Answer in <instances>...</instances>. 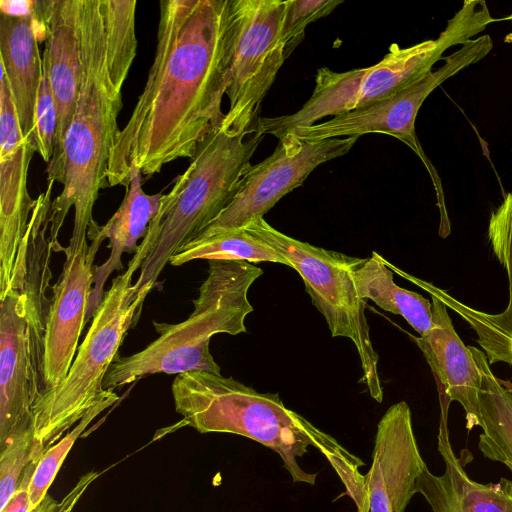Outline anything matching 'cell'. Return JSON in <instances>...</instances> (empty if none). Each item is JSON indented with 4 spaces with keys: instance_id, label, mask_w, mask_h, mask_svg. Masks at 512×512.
Here are the masks:
<instances>
[{
    "instance_id": "cell-1",
    "label": "cell",
    "mask_w": 512,
    "mask_h": 512,
    "mask_svg": "<svg viewBox=\"0 0 512 512\" xmlns=\"http://www.w3.org/2000/svg\"><path fill=\"white\" fill-rule=\"evenodd\" d=\"M157 45L146 84L114 141L108 187L131 168L153 176L220 127L230 58V0H161Z\"/></svg>"
},
{
    "instance_id": "cell-2",
    "label": "cell",
    "mask_w": 512,
    "mask_h": 512,
    "mask_svg": "<svg viewBox=\"0 0 512 512\" xmlns=\"http://www.w3.org/2000/svg\"><path fill=\"white\" fill-rule=\"evenodd\" d=\"M80 84L75 112L64 142L61 193L52 201V250L72 258L87 242L99 191L108 187L106 172L119 132L122 91L110 78L101 0H79Z\"/></svg>"
},
{
    "instance_id": "cell-3",
    "label": "cell",
    "mask_w": 512,
    "mask_h": 512,
    "mask_svg": "<svg viewBox=\"0 0 512 512\" xmlns=\"http://www.w3.org/2000/svg\"><path fill=\"white\" fill-rule=\"evenodd\" d=\"M175 410L183 422L200 433H231L250 438L276 452L294 482L314 485L317 474L298 462L308 448L330 462L364 512L363 461L302 415L287 408L278 394L260 393L232 377L206 371L176 375L172 383Z\"/></svg>"
},
{
    "instance_id": "cell-4",
    "label": "cell",
    "mask_w": 512,
    "mask_h": 512,
    "mask_svg": "<svg viewBox=\"0 0 512 512\" xmlns=\"http://www.w3.org/2000/svg\"><path fill=\"white\" fill-rule=\"evenodd\" d=\"M264 134L257 128L236 132L220 127L198 144L187 169L164 194L134 259L142 264L134 284L146 298L179 249L197 238L232 202Z\"/></svg>"
},
{
    "instance_id": "cell-5",
    "label": "cell",
    "mask_w": 512,
    "mask_h": 512,
    "mask_svg": "<svg viewBox=\"0 0 512 512\" xmlns=\"http://www.w3.org/2000/svg\"><path fill=\"white\" fill-rule=\"evenodd\" d=\"M495 21L484 0H466L435 39L406 48L393 43L381 61L367 68L345 72L319 68L314 90L303 106L292 114L260 117L258 129L279 139L297 127L390 98L432 71L448 48L471 41Z\"/></svg>"
},
{
    "instance_id": "cell-6",
    "label": "cell",
    "mask_w": 512,
    "mask_h": 512,
    "mask_svg": "<svg viewBox=\"0 0 512 512\" xmlns=\"http://www.w3.org/2000/svg\"><path fill=\"white\" fill-rule=\"evenodd\" d=\"M262 274L261 268L247 261H209L208 276L193 300L190 316L178 324L154 321L160 336L138 353L118 357L104 378V389L114 390L156 373L221 374L210 352V339L219 333L247 331L245 318L253 311L248 291Z\"/></svg>"
},
{
    "instance_id": "cell-7",
    "label": "cell",
    "mask_w": 512,
    "mask_h": 512,
    "mask_svg": "<svg viewBox=\"0 0 512 512\" xmlns=\"http://www.w3.org/2000/svg\"><path fill=\"white\" fill-rule=\"evenodd\" d=\"M48 226L44 215L32 216L25 280L0 298V441L32 424L33 407L45 393L46 291L52 278Z\"/></svg>"
},
{
    "instance_id": "cell-8",
    "label": "cell",
    "mask_w": 512,
    "mask_h": 512,
    "mask_svg": "<svg viewBox=\"0 0 512 512\" xmlns=\"http://www.w3.org/2000/svg\"><path fill=\"white\" fill-rule=\"evenodd\" d=\"M140 267L130 261L128 269L113 280L92 316L67 376L35 403L34 434L36 441L46 448L62 438L93 406L114 393L104 389L103 381L142 311L145 299L138 297L132 284V276Z\"/></svg>"
},
{
    "instance_id": "cell-9",
    "label": "cell",
    "mask_w": 512,
    "mask_h": 512,
    "mask_svg": "<svg viewBox=\"0 0 512 512\" xmlns=\"http://www.w3.org/2000/svg\"><path fill=\"white\" fill-rule=\"evenodd\" d=\"M287 259L304 281L313 305L324 316L333 337L350 339L359 356L361 382L381 403L379 355L370 338L365 301L358 295L354 272L366 258L348 256L292 238L259 218L244 228Z\"/></svg>"
},
{
    "instance_id": "cell-10",
    "label": "cell",
    "mask_w": 512,
    "mask_h": 512,
    "mask_svg": "<svg viewBox=\"0 0 512 512\" xmlns=\"http://www.w3.org/2000/svg\"><path fill=\"white\" fill-rule=\"evenodd\" d=\"M491 50V43L486 37L472 39L449 56L443 57L444 64L440 68L430 71L400 93L326 121L297 127L289 132L302 141L358 138L368 133L386 134L402 141L420 158L430 176L440 213L439 235L445 238L450 234L451 225L442 180L417 138L415 121L422 104L438 86L485 58Z\"/></svg>"
},
{
    "instance_id": "cell-11",
    "label": "cell",
    "mask_w": 512,
    "mask_h": 512,
    "mask_svg": "<svg viewBox=\"0 0 512 512\" xmlns=\"http://www.w3.org/2000/svg\"><path fill=\"white\" fill-rule=\"evenodd\" d=\"M285 0H230V58L225 94L229 109L221 128L258 127L262 101L284 61Z\"/></svg>"
},
{
    "instance_id": "cell-12",
    "label": "cell",
    "mask_w": 512,
    "mask_h": 512,
    "mask_svg": "<svg viewBox=\"0 0 512 512\" xmlns=\"http://www.w3.org/2000/svg\"><path fill=\"white\" fill-rule=\"evenodd\" d=\"M357 139L302 141L291 132L285 133L269 157L246 170L232 202L197 238L244 229L263 218L283 196L301 186L315 168L347 154Z\"/></svg>"
},
{
    "instance_id": "cell-13",
    "label": "cell",
    "mask_w": 512,
    "mask_h": 512,
    "mask_svg": "<svg viewBox=\"0 0 512 512\" xmlns=\"http://www.w3.org/2000/svg\"><path fill=\"white\" fill-rule=\"evenodd\" d=\"M87 236L91 244L86 242L72 258L65 260L62 273L52 288L44 335L45 393L58 387L67 376L87 321L96 271L93 263L105 239L95 221Z\"/></svg>"
},
{
    "instance_id": "cell-14",
    "label": "cell",
    "mask_w": 512,
    "mask_h": 512,
    "mask_svg": "<svg viewBox=\"0 0 512 512\" xmlns=\"http://www.w3.org/2000/svg\"><path fill=\"white\" fill-rule=\"evenodd\" d=\"M21 132L5 74L0 78V298L11 288L18 254L36 200L27 189L29 164L34 154Z\"/></svg>"
},
{
    "instance_id": "cell-15",
    "label": "cell",
    "mask_w": 512,
    "mask_h": 512,
    "mask_svg": "<svg viewBox=\"0 0 512 512\" xmlns=\"http://www.w3.org/2000/svg\"><path fill=\"white\" fill-rule=\"evenodd\" d=\"M425 467L410 407L395 403L377 425L372 464L364 475V512H405Z\"/></svg>"
},
{
    "instance_id": "cell-16",
    "label": "cell",
    "mask_w": 512,
    "mask_h": 512,
    "mask_svg": "<svg viewBox=\"0 0 512 512\" xmlns=\"http://www.w3.org/2000/svg\"><path fill=\"white\" fill-rule=\"evenodd\" d=\"M35 10L45 26L43 70L50 82L57 112L54 153L47 164V180L62 185L64 142L80 84L79 0H36Z\"/></svg>"
},
{
    "instance_id": "cell-17",
    "label": "cell",
    "mask_w": 512,
    "mask_h": 512,
    "mask_svg": "<svg viewBox=\"0 0 512 512\" xmlns=\"http://www.w3.org/2000/svg\"><path fill=\"white\" fill-rule=\"evenodd\" d=\"M429 294L433 328L414 340L435 376L441 405L449 407L451 401H457L465 411L466 428L480 427V374L476 362L469 347L457 334L447 306L436 294Z\"/></svg>"
},
{
    "instance_id": "cell-18",
    "label": "cell",
    "mask_w": 512,
    "mask_h": 512,
    "mask_svg": "<svg viewBox=\"0 0 512 512\" xmlns=\"http://www.w3.org/2000/svg\"><path fill=\"white\" fill-rule=\"evenodd\" d=\"M438 450L445 470L432 474L426 466L416 480V493L426 499L433 512H512V481L482 484L470 479L456 458L447 428L441 416Z\"/></svg>"
},
{
    "instance_id": "cell-19",
    "label": "cell",
    "mask_w": 512,
    "mask_h": 512,
    "mask_svg": "<svg viewBox=\"0 0 512 512\" xmlns=\"http://www.w3.org/2000/svg\"><path fill=\"white\" fill-rule=\"evenodd\" d=\"M45 40L40 16L17 18L0 13V64L9 84L21 132L30 139L43 75L38 44Z\"/></svg>"
},
{
    "instance_id": "cell-20",
    "label": "cell",
    "mask_w": 512,
    "mask_h": 512,
    "mask_svg": "<svg viewBox=\"0 0 512 512\" xmlns=\"http://www.w3.org/2000/svg\"><path fill=\"white\" fill-rule=\"evenodd\" d=\"M125 196L118 210L100 230L109 240L110 256L101 266L96 267L94 288L90 296L87 320L93 316L104 298V283L115 270H121L124 252L136 253L139 239L147 234L151 220L157 214L164 194H146L142 189V173L131 168L125 184Z\"/></svg>"
},
{
    "instance_id": "cell-21",
    "label": "cell",
    "mask_w": 512,
    "mask_h": 512,
    "mask_svg": "<svg viewBox=\"0 0 512 512\" xmlns=\"http://www.w3.org/2000/svg\"><path fill=\"white\" fill-rule=\"evenodd\" d=\"M358 295L381 309L402 316L420 335L433 328L432 303L421 294L398 286L385 259L376 251L354 272Z\"/></svg>"
},
{
    "instance_id": "cell-22",
    "label": "cell",
    "mask_w": 512,
    "mask_h": 512,
    "mask_svg": "<svg viewBox=\"0 0 512 512\" xmlns=\"http://www.w3.org/2000/svg\"><path fill=\"white\" fill-rule=\"evenodd\" d=\"M480 374L479 449L484 457L503 463L512 471V390L493 374L482 351L468 346Z\"/></svg>"
},
{
    "instance_id": "cell-23",
    "label": "cell",
    "mask_w": 512,
    "mask_h": 512,
    "mask_svg": "<svg viewBox=\"0 0 512 512\" xmlns=\"http://www.w3.org/2000/svg\"><path fill=\"white\" fill-rule=\"evenodd\" d=\"M197 259L273 262L291 267L287 259L245 229L194 239L179 249L169 263L180 266Z\"/></svg>"
},
{
    "instance_id": "cell-24",
    "label": "cell",
    "mask_w": 512,
    "mask_h": 512,
    "mask_svg": "<svg viewBox=\"0 0 512 512\" xmlns=\"http://www.w3.org/2000/svg\"><path fill=\"white\" fill-rule=\"evenodd\" d=\"M135 0H101L110 78L122 91L137 52Z\"/></svg>"
},
{
    "instance_id": "cell-25",
    "label": "cell",
    "mask_w": 512,
    "mask_h": 512,
    "mask_svg": "<svg viewBox=\"0 0 512 512\" xmlns=\"http://www.w3.org/2000/svg\"><path fill=\"white\" fill-rule=\"evenodd\" d=\"M118 400L119 396L115 392L103 399L93 406L69 432L44 450L37 460L29 487L31 509L36 507L48 494V489L75 441L97 415L115 404Z\"/></svg>"
},
{
    "instance_id": "cell-26",
    "label": "cell",
    "mask_w": 512,
    "mask_h": 512,
    "mask_svg": "<svg viewBox=\"0 0 512 512\" xmlns=\"http://www.w3.org/2000/svg\"><path fill=\"white\" fill-rule=\"evenodd\" d=\"M45 449L36 441L33 424L16 428L0 441V510L16 491L26 468Z\"/></svg>"
},
{
    "instance_id": "cell-27",
    "label": "cell",
    "mask_w": 512,
    "mask_h": 512,
    "mask_svg": "<svg viewBox=\"0 0 512 512\" xmlns=\"http://www.w3.org/2000/svg\"><path fill=\"white\" fill-rule=\"evenodd\" d=\"M342 0H285L282 38L288 58L302 42L306 27L329 15Z\"/></svg>"
},
{
    "instance_id": "cell-28",
    "label": "cell",
    "mask_w": 512,
    "mask_h": 512,
    "mask_svg": "<svg viewBox=\"0 0 512 512\" xmlns=\"http://www.w3.org/2000/svg\"><path fill=\"white\" fill-rule=\"evenodd\" d=\"M57 128V112L50 82L43 70L41 84L37 94L34 127L30 143L34 152L40 154L47 164L54 153V141Z\"/></svg>"
},
{
    "instance_id": "cell-29",
    "label": "cell",
    "mask_w": 512,
    "mask_h": 512,
    "mask_svg": "<svg viewBox=\"0 0 512 512\" xmlns=\"http://www.w3.org/2000/svg\"><path fill=\"white\" fill-rule=\"evenodd\" d=\"M39 458L26 468L16 491L0 512H29L31 510L29 487Z\"/></svg>"
},
{
    "instance_id": "cell-30",
    "label": "cell",
    "mask_w": 512,
    "mask_h": 512,
    "mask_svg": "<svg viewBox=\"0 0 512 512\" xmlns=\"http://www.w3.org/2000/svg\"><path fill=\"white\" fill-rule=\"evenodd\" d=\"M36 0H0L2 14L24 18L35 14Z\"/></svg>"
},
{
    "instance_id": "cell-31",
    "label": "cell",
    "mask_w": 512,
    "mask_h": 512,
    "mask_svg": "<svg viewBox=\"0 0 512 512\" xmlns=\"http://www.w3.org/2000/svg\"><path fill=\"white\" fill-rule=\"evenodd\" d=\"M59 506V501L54 499L51 495L47 494L46 497L29 512H56Z\"/></svg>"
},
{
    "instance_id": "cell-32",
    "label": "cell",
    "mask_w": 512,
    "mask_h": 512,
    "mask_svg": "<svg viewBox=\"0 0 512 512\" xmlns=\"http://www.w3.org/2000/svg\"><path fill=\"white\" fill-rule=\"evenodd\" d=\"M508 363H512V338L509 343Z\"/></svg>"
},
{
    "instance_id": "cell-33",
    "label": "cell",
    "mask_w": 512,
    "mask_h": 512,
    "mask_svg": "<svg viewBox=\"0 0 512 512\" xmlns=\"http://www.w3.org/2000/svg\"><path fill=\"white\" fill-rule=\"evenodd\" d=\"M500 20H512V13L506 17H503L502 19Z\"/></svg>"
}]
</instances>
